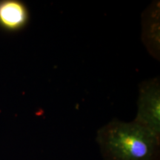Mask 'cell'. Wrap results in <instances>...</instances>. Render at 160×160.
<instances>
[{
    "label": "cell",
    "instance_id": "obj_1",
    "mask_svg": "<svg viewBox=\"0 0 160 160\" xmlns=\"http://www.w3.org/2000/svg\"><path fill=\"white\" fill-rule=\"evenodd\" d=\"M96 141L104 160H160V139L133 121L112 119Z\"/></svg>",
    "mask_w": 160,
    "mask_h": 160
},
{
    "label": "cell",
    "instance_id": "obj_2",
    "mask_svg": "<svg viewBox=\"0 0 160 160\" xmlns=\"http://www.w3.org/2000/svg\"><path fill=\"white\" fill-rule=\"evenodd\" d=\"M160 139L159 77L142 82L139 86L137 113L133 120Z\"/></svg>",
    "mask_w": 160,
    "mask_h": 160
},
{
    "label": "cell",
    "instance_id": "obj_3",
    "mask_svg": "<svg viewBox=\"0 0 160 160\" xmlns=\"http://www.w3.org/2000/svg\"><path fill=\"white\" fill-rule=\"evenodd\" d=\"M29 12L27 6L18 0L0 1V25L8 31H19L27 25Z\"/></svg>",
    "mask_w": 160,
    "mask_h": 160
},
{
    "label": "cell",
    "instance_id": "obj_4",
    "mask_svg": "<svg viewBox=\"0 0 160 160\" xmlns=\"http://www.w3.org/2000/svg\"><path fill=\"white\" fill-rule=\"evenodd\" d=\"M159 4L155 3L152 4L150 5V7L145 11V16L144 23L145 25L143 28L144 33H145V44L147 45L148 49L151 51L152 54L157 56V50L159 51V48H157V45L159 46V42L156 41L153 36L152 34V32L154 31L155 32L159 33Z\"/></svg>",
    "mask_w": 160,
    "mask_h": 160
}]
</instances>
